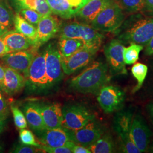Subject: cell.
Instances as JSON below:
<instances>
[{
	"mask_svg": "<svg viewBox=\"0 0 153 153\" xmlns=\"http://www.w3.org/2000/svg\"><path fill=\"white\" fill-rule=\"evenodd\" d=\"M23 112L26 117L28 125L35 133L47 129L36 103H28L25 104L23 107Z\"/></svg>",
	"mask_w": 153,
	"mask_h": 153,
	"instance_id": "cell-22",
	"label": "cell"
},
{
	"mask_svg": "<svg viewBox=\"0 0 153 153\" xmlns=\"http://www.w3.org/2000/svg\"><path fill=\"white\" fill-rule=\"evenodd\" d=\"M46 74L48 80L47 88L60 82L63 77L62 56L57 46L49 44L44 49Z\"/></svg>",
	"mask_w": 153,
	"mask_h": 153,
	"instance_id": "cell-9",
	"label": "cell"
},
{
	"mask_svg": "<svg viewBox=\"0 0 153 153\" xmlns=\"http://www.w3.org/2000/svg\"><path fill=\"white\" fill-rule=\"evenodd\" d=\"M98 50L96 48L85 46L71 56L62 57L64 73L71 75L88 66L92 61Z\"/></svg>",
	"mask_w": 153,
	"mask_h": 153,
	"instance_id": "cell-10",
	"label": "cell"
},
{
	"mask_svg": "<svg viewBox=\"0 0 153 153\" xmlns=\"http://www.w3.org/2000/svg\"><path fill=\"white\" fill-rule=\"evenodd\" d=\"M19 10V14L22 17H23L27 21L32 24L35 27H36L39 21L42 17L41 14H40L37 11L30 9L23 8Z\"/></svg>",
	"mask_w": 153,
	"mask_h": 153,
	"instance_id": "cell-32",
	"label": "cell"
},
{
	"mask_svg": "<svg viewBox=\"0 0 153 153\" xmlns=\"http://www.w3.org/2000/svg\"><path fill=\"white\" fill-rule=\"evenodd\" d=\"M19 140L22 143L35 146L38 149L41 145L40 143H38L36 141L33 132L30 130L26 129V128L20 129Z\"/></svg>",
	"mask_w": 153,
	"mask_h": 153,
	"instance_id": "cell-34",
	"label": "cell"
},
{
	"mask_svg": "<svg viewBox=\"0 0 153 153\" xmlns=\"http://www.w3.org/2000/svg\"><path fill=\"white\" fill-rule=\"evenodd\" d=\"M71 152L73 153H91L88 148L74 142L71 146Z\"/></svg>",
	"mask_w": 153,
	"mask_h": 153,
	"instance_id": "cell-39",
	"label": "cell"
},
{
	"mask_svg": "<svg viewBox=\"0 0 153 153\" xmlns=\"http://www.w3.org/2000/svg\"><path fill=\"white\" fill-rule=\"evenodd\" d=\"M142 49V45L135 43L130 44L126 48L125 47L123 56L126 65L134 64L138 60L140 53Z\"/></svg>",
	"mask_w": 153,
	"mask_h": 153,
	"instance_id": "cell-30",
	"label": "cell"
},
{
	"mask_svg": "<svg viewBox=\"0 0 153 153\" xmlns=\"http://www.w3.org/2000/svg\"><path fill=\"white\" fill-rule=\"evenodd\" d=\"M52 13L64 19H71L75 17L88 0H46Z\"/></svg>",
	"mask_w": 153,
	"mask_h": 153,
	"instance_id": "cell-15",
	"label": "cell"
},
{
	"mask_svg": "<svg viewBox=\"0 0 153 153\" xmlns=\"http://www.w3.org/2000/svg\"><path fill=\"white\" fill-rule=\"evenodd\" d=\"M37 49L23 50L10 52L1 57V60L7 67L22 73L27 78L28 69Z\"/></svg>",
	"mask_w": 153,
	"mask_h": 153,
	"instance_id": "cell-12",
	"label": "cell"
},
{
	"mask_svg": "<svg viewBox=\"0 0 153 153\" xmlns=\"http://www.w3.org/2000/svg\"><path fill=\"white\" fill-rule=\"evenodd\" d=\"M131 136L141 153L148 151L152 136V132L142 115L138 113L133 118Z\"/></svg>",
	"mask_w": 153,
	"mask_h": 153,
	"instance_id": "cell-11",
	"label": "cell"
},
{
	"mask_svg": "<svg viewBox=\"0 0 153 153\" xmlns=\"http://www.w3.org/2000/svg\"><path fill=\"white\" fill-rule=\"evenodd\" d=\"M124 19L123 10L115 0H111L109 4L95 17L90 25L100 32H113L120 27Z\"/></svg>",
	"mask_w": 153,
	"mask_h": 153,
	"instance_id": "cell-4",
	"label": "cell"
},
{
	"mask_svg": "<svg viewBox=\"0 0 153 153\" xmlns=\"http://www.w3.org/2000/svg\"><path fill=\"white\" fill-rule=\"evenodd\" d=\"M111 0H88V2L77 11L75 18L77 21L90 25L93 20Z\"/></svg>",
	"mask_w": 153,
	"mask_h": 153,
	"instance_id": "cell-18",
	"label": "cell"
},
{
	"mask_svg": "<svg viewBox=\"0 0 153 153\" xmlns=\"http://www.w3.org/2000/svg\"><path fill=\"white\" fill-rule=\"evenodd\" d=\"M64 129L71 141L88 148L105 133L104 126L95 119L78 129Z\"/></svg>",
	"mask_w": 153,
	"mask_h": 153,
	"instance_id": "cell-6",
	"label": "cell"
},
{
	"mask_svg": "<svg viewBox=\"0 0 153 153\" xmlns=\"http://www.w3.org/2000/svg\"><path fill=\"white\" fill-rule=\"evenodd\" d=\"M10 52V50L6 45L2 37H0V58L4 57Z\"/></svg>",
	"mask_w": 153,
	"mask_h": 153,
	"instance_id": "cell-40",
	"label": "cell"
},
{
	"mask_svg": "<svg viewBox=\"0 0 153 153\" xmlns=\"http://www.w3.org/2000/svg\"><path fill=\"white\" fill-rule=\"evenodd\" d=\"M108 65L95 61L76 76L72 78L69 87L75 91L83 94H94L105 85L109 76Z\"/></svg>",
	"mask_w": 153,
	"mask_h": 153,
	"instance_id": "cell-1",
	"label": "cell"
},
{
	"mask_svg": "<svg viewBox=\"0 0 153 153\" xmlns=\"http://www.w3.org/2000/svg\"><path fill=\"white\" fill-rule=\"evenodd\" d=\"M146 110L153 126V100L148 103L146 105Z\"/></svg>",
	"mask_w": 153,
	"mask_h": 153,
	"instance_id": "cell-41",
	"label": "cell"
},
{
	"mask_svg": "<svg viewBox=\"0 0 153 153\" xmlns=\"http://www.w3.org/2000/svg\"><path fill=\"white\" fill-rule=\"evenodd\" d=\"M60 38L76 39L82 41L86 46L99 49L104 36L90 25L79 21L66 22L61 25Z\"/></svg>",
	"mask_w": 153,
	"mask_h": 153,
	"instance_id": "cell-2",
	"label": "cell"
},
{
	"mask_svg": "<svg viewBox=\"0 0 153 153\" xmlns=\"http://www.w3.org/2000/svg\"><path fill=\"white\" fill-rule=\"evenodd\" d=\"M26 78L10 68L5 67V76L2 83L0 85L4 91L12 95L21 91L26 83Z\"/></svg>",
	"mask_w": 153,
	"mask_h": 153,
	"instance_id": "cell-19",
	"label": "cell"
},
{
	"mask_svg": "<svg viewBox=\"0 0 153 153\" xmlns=\"http://www.w3.org/2000/svg\"><path fill=\"white\" fill-rule=\"evenodd\" d=\"M1 37L10 52L27 50L33 47L25 36L16 30H9Z\"/></svg>",
	"mask_w": 153,
	"mask_h": 153,
	"instance_id": "cell-21",
	"label": "cell"
},
{
	"mask_svg": "<svg viewBox=\"0 0 153 153\" xmlns=\"http://www.w3.org/2000/svg\"><path fill=\"white\" fill-rule=\"evenodd\" d=\"M142 11L149 16H153V0H144Z\"/></svg>",
	"mask_w": 153,
	"mask_h": 153,
	"instance_id": "cell-38",
	"label": "cell"
},
{
	"mask_svg": "<svg viewBox=\"0 0 153 153\" xmlns=\"http://www.w3.org/2000/svg\"><path fill=\"white\" fill-rule=\"evenodd\" d=\"M74 142L71 141L68 145L59 147H49L41 144L39 149L48 153H72L71 146Z\"/></svg>",
	"mask_w": 153,
	"mask_h": 153,
	"instance_id": "cell-35",
	"label": "cell"
},
{
	"mask_svg": "<svg viewBox=\"0 0 153 153\" xmlns=\"http://www.w3.org/2000/svg\"><path fill=\"white\" fill-rule=\"evenodd\" d=\"M148 152L149 153H153V142L150 143V145L149 146V148H148Z\"/></svg>",
	"mask_w": 153,
	"mask_h": 153,
	"instance_id": "cell-46",
	"label": "cell"
},
{
	"mask_svg": "<svg viewBox=\"0 0 153 153\" xmlns=\"http://www.w3.org/2000/svg\"><path fill=\"white\" fill-rule=\"evenodd\" d=\"M6 119H7L0 116V134L3 132L5 129Z\"/></svg>",
	"mask_w": 153,
	"mask_h": 153,
	"instance_id": "cell-43",
	"label": "cell"
},
{
	"mask_svg": "<svg viewBox=\"0 0 153 153\" xmlns=\"http://www.w3.org/2000/svg\"><path fill=\"white\" fill-rule=\"evenodd\" d=\"M18 10L26 8L37 11L42 16L52 14L46 0H14Z\"/></svg>",
	"mask_w": 153,
	"mask_h": 153,
	"instance_id": "cell-25",
	"label": "cell"
},
{
	"mask_svg": "<svg viewBox=\"0 0 153 153\" xmlns=\"http://www.w3.org/2000/svg\"><path fill=\"white\" fill-rule=\"evenodd\" d=\"M91 153H111L115 152V144L112 136L104 134L88 147Z\"/></svg>",
	"mask_w": 153,
	"mask_h": 153,
	"instance_id": "cell-26",
	"label": "cell"
},
{
	"mask_svg": "<svg viewBox=\"0 0 153 153\" xmlns=\"http://www.w3.org/2000/svg\"><path fill=\"white\" fill-rule=\"evenodd\" d=\"M3 150H4L3 146H2V145L0 143V153H1V152H3Z\"/></svg>",
	"mask_w": 153,
	"mask_h": 153,
	"instance_id": "cell-47",
	"label": "cell"
},
{
	"mask_svg": "<svg viewBox=\"0 0 153 153\" xmlns=\"http://www.w3.org/2000/svg\"><path fill=\"white\" fill-rule=\"evenodd\" d=\"M153 37V18H141L131 23L117 36V39L124 44H148Z\"/></svg>",
	"mask_w": 153,
	"mask_h": 153,
	"instance_id": "cell-3",
	"label": "cell"
},
{
	"mask_svg": "<svg viewBox=\"0 0 153 153\" xmlns=\"http://www.w3.org/2000/svg\"><path fill=\"white\" fill-rule=\"evenodd\" d=\"M133 116V110L131 108H121L116 114L113 119L112 128L119 138L131 136Z\"/></svg>",
	"mask_w": 153,
	"mask_h": 153,
	"instance_id": "cell-20",
	"label": "cell"
},
{
	"mask_svg": "<svg viewBox=\"0 0 153 153\" xmlns=\"http://www.w3.org/2000/svg\"><path fill=\"white\" fill-rule=\"evenodd\" d=\"M39 150H40L35 146L21 143L14 146L11 152L15 153H34L38 152Z\"/></svg>",
	"mask_w": 153,
	"mask_h": 153,
	"instance_id": "cell-36",
	"label": "cell"
},
{
	"mask_svg": "<svg viewBox=\"0 0 153 153\" xmlns=\"http://www.w3.org/2000/svg\"><path fill=\"white\" fill-rule=\"evenodd\" d=\"M120 147L123 153H141L135 143L133 141L131 136L119 138Z\"/></svg>",
	"mask_w": 153,
	"mask_h": 153,
	"instance_id": "cell-33",
	"label": "cell"
},
{
	"mask_svg": "<svg viewBox=\"0 0 153 153\" xmlns=\"http://www.w3.org/2000/svg\"><path fill=\"white\" fill-rule=\"evenodd\" d=\"M131 71L133 76L136 79L137 82L136 86L132 91L133 93H134L142 87L148 73V66L140 62L134 63V65L131 68Z\"/></svg>",
	"mask_w": 153,
	"mask_h": 153,
	"instance_id": "cell-27",
	"label": "cell"
},
{
	"mask_svg": "<svg viewBox=\"0 0 153 153\" xmlns=\"http://www.w3.org/2000/svg\"><path fill=\"white\" fill-rule=\"evenodd\" d=\"M36 104L47 129L62 128V108L60 103Z\"/></svg>",
	"mask_w": 153,
	"mask_h": 153,
	"instance_id": "cell-16",
	"label": "cell"
},
{
	"mask_svg": "<svg viewBox=\"0 0 153 153\" xmlns=\"http://www.w3.org/2000/svg\"><path fill=\"white\" fill-rule=\"evenodd\" d=\"M145 54L146 56L153 55V37L150 40L148 44L146 45Z\"/></svg>",
	"mask_w": 153,
	"mask_h": 153,
	"instance_id": "cell-42",
	"label": "cell"
},
{
	"mask_svg": "<svg viewBox=\"0 0 153 153\" xmlns=\"http://www.w3.org/2000/svg\"><path fill=\"white\" fill-rule=\"evenodd\" d=\"M5 76V67L0 65V85L3 82Z\"/></svg>",
	"mask_w": 153,
	"mask_h": 153,
	"instance_id": "cell-45",
	"label": "cell"
},
{
	"mask_svg": "<svg viewBox=\"0 0 153 153\" xmlns=\"http://www.w3.org/2000/svg\"><path fill=\"white\" fill-rule=\"evenodd\" d=\"M10 108L16 128L19 130L26 128L27 127V122L23 112L18 107L14 105H11Z\"/></svg>",
	"mask_w": 153,
	"mask_h": 153,
	"instance_id": "cell-31",
	"label": "cell"
},
{
	"mask_svg": "<svg viewBox=\"0 0 153 153\" xmlns=\"http://www.w3.org/2000/svg\"><path fill=\"white\" fill-rule=\"evenodd\" d=\"M95 115L81 104H71L62 108V127L69 130L81 128L95 119Z\"/></svg>",
	"mask_w": 153,
	"mask_h": 153,
	"instance_id": "cell-5",
	"label": "cell"
},
{
	"mask_svg": "<svg viewBox=\"0 0 153 153\" xmlns=\"http://www.w3.org/2000/svg\"><path fill=\"white\" fill-rule=\"evenodd\" d=\"M40 143L49 147H59L68 145L71 141L64 128L45 129L35 133Z\"/></svg>",
	"mask_w": 153,
	"mask_h": 153,
	"instance_id": "cell-17",
	"label": "cell"
},
{
	"mask_svg": "<svg viewBox=\"0 0 153 153\" xmlns=\"http://www.w3.org/2000/svg\"><path fill=\"white\" fill-rule=\"evenodd\" d=\"M124 91L114 85H104L99 91L97 100L106 114H111L121 109L125 102Z\"/></svg>",
	"mask_w": 153,
	"mask_h": 153,
	"instance_id": "cell-7",
	"label": "cell"
},
{
	"mask_svg": "<svg viewBox=\"0 0 153 153\" xmlns=\"http://www.w3.org/2000/svg\"><path fill=\"white\" fill-rule=\"evenodd\" d=\"M9 30L5 26H4L2 24L0 23V37L2 36L6 33H7Z\"/></svg>",
	"mask_w": 153,
	"mask_h": 153,
	"instance_id": "cell-44",
	"label": "cell"
},
{
	"mask_svg": "<svg viewBox=\"0 0 153 153\" xmlns=\"http://www.w3.org/2000/svg\"><path fill=\"white\" fill-rule=\"evenodd\" d=\"M27 79L33 86L47 88L44 50L35 53L28 69Z\"/></svg>",
	"mask_w": 153,
	"mask_h": 153,
	"instance_id": "cell-14",
	"label": "cell"
},
{
	"mask_svg": "<svg viewBox=\"0 0 153 153\" xmlns=\"http://www.w3.org/2000/svg\"><path fill=\"white\" fill-rule=\"evenodd\" d=\"M123 11L127 13H136L142 11L144 0H115Z\"/></svg>",
	"mask_w": 153,
	"mask_h": 153,
	"instance_id": "cell-29",
	"label": "cell"
},
{
	"mask_svg": "<svg viewBox=\"0 0 153 153\" xmlns=\"http://www.w3.org/2000/svg\"><path fill=\"white\" fill-rule=\"evenodd\" d=\"M124 45L117 39H114L104 46V53L112 74H126L123 52Z\"/></svg>",
	"mask_w": 153,
	"mask_h": 153,
	"instance_id": "cell-8",
	"label": "cell"
},
{
	"mask_svg": "<svg viewBox=\"0 0 153 153\" xmlns=\"http://www.w3.org/2000/svg\"><path fill=\"white\" fill-rule=\"evenodd\" d=\"M14 16L9 5L4 0H0V23L9 30L14 25Z\"/></svg>",
	"mask_w": 153,
	"mask_h": 153,
	"instance_id": "cell-28",
	"label": "cell"
},
{
	"mask_svg": "<svg viewBox=\"0 0 153 153\" xmlns=\"http://www.w3.org/2000/svg\"><path fill=\"white\" fill-rule=\"evenodd\" d=\"M14 26L16 31L23 34L31 42L32 47L35 49L37 40L36 27L27 21L19 13L15 15Z\"/></svg>",
	"mask_w": 153,
	"mask_h": 153,
	"instance_id": "cell-23",
	"label": "cell"
},
{
	"mask_svg": "<svg viewBox=\"0 0 153 153\" xmlns=\"http://www.w3.org/2000/svg\"><path fill=\"white\" fill-rule=\"evenodd\" d=\"M57 46L62 57L66 58L86 45L82 41L78 39L60 38Z\"/></svg>",
	"mask_w": 153,
	"mask_h": 153,
	"instance_id": "cell-24",
	"label": "cell"
},
{
	"mask_svg": "<svg viewBox=\"0 0 153 153\" xmlns=\"http://www.w3.org/2000/svg\"><path fill=\"white\" fill-rule=\"evenodd\" d=\"M9 114V110L7 102L3 94L0 91V116L7 119Z\"/></svg>",
	"mask_w": 153,
	"mask_h": 153,
	"instance_id": "cell-37",
	"label": "cell"
},
{
	"mask_svg": "<svg viewBox=\"0 0 153 153\" xmlns=\"http://www.w3.org/2000/svg\"><path fill=\"white\" fill-rule=\"evenodd\" d=\"M56 15L43 16L36 26L37 40L35 49L48 42L59 33L61 23Z\"/></svg>",
	"mask_w": 153,
	"mask_h": 153,
	"instance_id": "cell-13",
	"label": "cell"
}]
</instances>
